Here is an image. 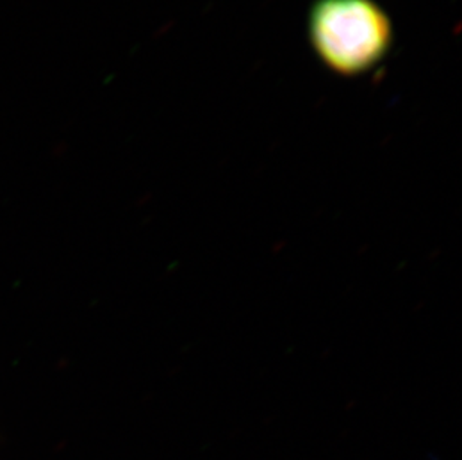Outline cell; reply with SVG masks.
Segmentation results:
<instances>
[{
  "mask_svg": "<svg viewBox=\"0 0 462 460\" xmlns=\"http://www.w3.org/2000/svg\"><path fill=\"white\" fill-rule=\"evenodd\" d=\"M309 27L320 60L345 77L373 69L393 45L388 14L373 0H318Z\"/></svg>",
  "mask_w": 462,
  "mask_h": 460,
  "instance_id": "cell-1",
  "label": "cell"
}]
</instances>
